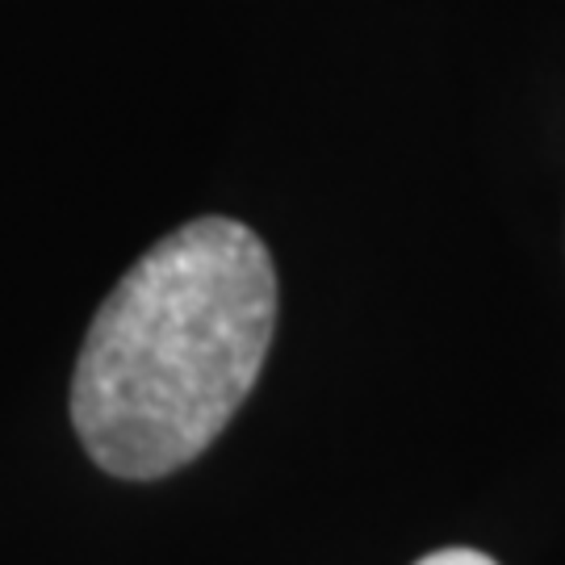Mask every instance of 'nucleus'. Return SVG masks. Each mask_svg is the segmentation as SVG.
I'll list each match as a JSON object with an SVG mask.
<instances>
[{
  "label": "nucleus",
  "instance_id": "nucleus-1",
  "mask_svg": "<svg viewBox=\"0 0 565 565\" xmlns=\"http://www.w3.org/2000/svg\"><path fill=\"white\" fill-rule=\"evenodd\" d=\"M277 273L256 231L210 214L163 235L114 285L72 373V424L126 482L198 461L260 377Z\"/></svg>",
  "mask_w": 565,
  "mask_h": 565
},
{
  "label": "nucleus",
  "instance_id": "nucleus-2",
  "mask_svg": "<svg viewBox=\"0 0 565 565\" xmlns=\"http://www.w3.org/2000/svg\"><path fill=\"white\" fill-rule=\"evenodd\" d=\"M419 565H499V562L478 553V548H436V553H427Z\"/></svg>",
  "mask_w": 565,
  "mask_h": 565
}]
</instances>
